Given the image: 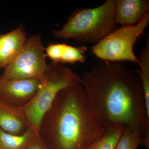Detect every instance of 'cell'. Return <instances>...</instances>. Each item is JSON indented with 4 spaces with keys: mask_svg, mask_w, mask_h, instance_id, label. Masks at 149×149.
<instances>
[{
    "mask_svg": "<svg viewBox=\"0 0 149 149\" xmlns=\"http://www.w3.org/2000/svg\"><path fill=\"white\" fill-rule=\"evenodd\" d=\"M149 13V0H116V20L121 27L136 25Z\"/></svg>",
    "mask_w": 149,
    "mask_h": 149,
    "instance_id": "obj_8",
    "label": "cell"
},
{
    "mask_svg": "<svg viewBox=\"0 0 149 149\" xmlns=\"http://www.w3.org/2000/svg\"><path fill=\"white\" fill-rule=\"evenodd\" d=\"M0 128L13 135H21L29 126L21 107L13 106L0 100Z\"/></svg>",
    "mask_w": 149,
    "mask_h": 149,
    "instance_id": "obj_10",
    "label": "cell"
},
{
    "mask_svg": "<svg viewBox=\"0 0 149 149\" xmlns=\"http://www.w3.org/2000/svg\"><path fill=\"white\" fill-rule=\"evenodd\" d=\"M26 149H47L40 137L36 136Z\"/></svg>",
    "mask_w": 149,
    "mask_h": 149,
    "instance_id": "obj_16",
    "label": "cell"
},
{
    "mask_svg": "<svg viewBox=\"0 0 149 149\" xmlns=\"http://www.w3.org/2000/svg\"><path fill=\"white\" fill-rule=\"evenodd\" d=\"M116 0H106L94 8H78L60 29L52 31V35L83 44H96L116 29Z\"/></svg>",
    "mask_w": 149,
    "mask_h": 149,
    "instance_id": "obj_3",
    "label": "cell"
},
{
    "mask_svg": "<svg viewBox=\"0 0 149 149\" xmlns=\"http://www.w3.org/2000/svg\"><path fill=\"white\" fill-rule=\"evenodd\" d=\"M106 128L97 120L82 85L60 92L40 123L39 136L47 149H89Z\"/></svg>",
    "mask_w": 149,
    "mask_h": 149,
    "instance_id": "obj_2",
    "label": "cell"
},
{
    "mask_svg": "<svg viewBox=\"0 0 149 149\" xmlns=\"http://www.w3.org/2000/svg\"><path fill=\"white\" fill-rule=\"evenodd\" d=\"M82 78L76 72L60 63L52 62L35 97L21 107L29 128L39 136V130L43 116L52 107L57 96L65 88L81 85Z\"/></svg>",
    "mask_w": 149,
    "mask_h": 149,
    "instance_id": "obj_4",
    "label": "cell"
},
{
    "mask_svg": "<svg viewBox=\"0 0 149 149\" xmlns=\"http://www.w3.org/2000/svg\"><path fill=\"white\" fill-rule=\"evenodd\" d=\"M36 136L29 128L19 136L6 133L0 128V149H26Z\"/></svg>",
    "mask_w": 149,
    "mask_h": 149,
    "instance_id": "obj_12",
    "label": "cell"
},
{
    "mask_svg": "<svg viewBox=\"0 0 149 149\" xmlns=\"http://www.w3.org/2000/svg\"><path fill=\"white\" fill-rule=\"evenodd\" d=\"M41 84L39 79L6 80L0 77V100L13 106L22 107L36 95Z\"/></svg>",
    "mask_w": 149,
    "mask_h": 149,
    "instance_id": "obj_7",
    "label": "cell"
},
{
    "mask_svg": "<svg viewBox=\"0 0 149 149\" xmlns=\"http://www.w3.org/2000/svg\"><path fill=\"white\" fill-rule=\"evenodd\" d=\"M82 85L97 120L105 128L120 125L139 131L149 148V119L142 83L121 63L102 61L82 75Z\"/></svg>",
    "mask_w": 149,
    "mask_h": 149,
    "instance_id": "obj_1",
    "label": "cell"
},
{
    "mask_svg": "<svg viewBox=\"0 0 149 149\" xmlns=\"http://www.w3.org/2000/svg\"><path fill=\"white\" fill-rule=\"evenodd\" d=\"M149 24V13L136 25L123 26L116 29L95 44L91 52L103 61L130 62L139 65V58L134 54V47Z\"/></svg>",
    "mask_w": 149,
    "mask_h": 149,
    "instance_id": "obj_5",
    "label": "cell"
},
{
    "mask_svg": "<svg viewBox=\"0 0 149 149\" xmlns=\"http://www.w3.org/2000/svg\"><path fill=\"white\" fill-rule=\"evenodd\" d=\"M47 57L41 36L32 35L27 38L16 57L4 69L2 77L42 80L48 68Z\"/></svg>",
    "mask_w": 149,
    "mask_h": 149,
    "instance_id": "obj_6",
    "label": "cell"
},
{
    "mask_svg": "<svg viewBox=\"0 0 149 149\" xmlns=\"http://www.w3.org/2000/svg\"><path fill=\"white\" fill-rule=\"evenodd\" d=\"M140 68L136 72L142 83L145 95V102L149 104V36H147L146 45L141 49L139 58Z\"/></svg>",
    "mask_w": 149,
    "mask_h": 149,
    "instance_id": "obj_13",
    "label": "cell"
},
{
    "mask_svg": "<svg viewBox=\"0 0 149 149\" xmlns=\"http://www.w3.org/2000/svg\"><path fill=\"white\" fill-rule=\"evenodd\" d=\"M125 127L120 125H111L106 128L102 136L89 149H116Z\"/></svg>",
    "mask_w": 149,
    "mask_h": 149,
    "instance_id": "obj_14",
    "label": "cell"
},
{
    "mask_svg": "<svg viewBox=\"0 0 149 149\" xmlns=\"http://www.w3.org/2000/svg\"><path fill=\"white\" fill-rule=\"evenodd\" d=\"M27 39L22 25L8 33L0 35V69H4L13 61Z\"/></svg>",
    "mask_w": 149,
    "mask_h": 149,
    "instance_id": "obj_9",
    "label": "cell"
},
{
    "mask_svg": "<svg viewBox=\"0 0 149 149\" xmlns=\"http://www.w3.org/2000/svg\"><path fill=\"white\" fill-rule=\"evenodd\" d=\"M88 50V48L85 46L75 47L64 43H57L56 63L72 64L84 63Z\"/></svg>",
    "mask_w": 149,
    "mask_h": 149,
    "instance_id": "obj_11",
    "label": "cell"
},
{
    "mask_svg": "<svg viewBox=\"0 0 149 149\" xmlns=\"http://www.w3.org/2000/svg\"><path fill=\"white\" fill-rule=\"evenodd\" d=\"M144 138L139 131L129 127H125L116 149H137L143 144Z\"/></svg>",
    "mask_w": 149,
    "mask_h": 149,
    "instance_id": "obj_15",
    "label": "cell"
},
{
    "mask_svg": "<svg viewBox=\"0 0 149 149\" xmlns=\"http://www.w3.org/2000/svg\"><path fill=\"white\" fill-rule=\"evenodd\" d=\"M1 74H0V77H1Z\"/></svg>",
    "mask_w": 149,
    "mask_h": 149,
    "instance_id": "obj_17",
    "label": "cell"
}]
</instances>
